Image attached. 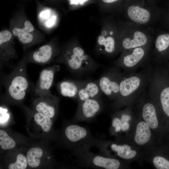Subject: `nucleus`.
Here are the masks:
<instances>
[{
    "label": "nucleus",
    "mask_w": 169,
    "mask_h": 169,
    "mask_svg": "<svg viewBox=\"0 0 169 169\" xmlns=\"http://www.w3.org/2000/svg\"><path fill=\"white\" fill-rule=\"evenodd\" d=\"M152 68L151 63L138 72L125 73L120 84L118 96L112 102L110 108L114 112L133 102L146 89Z\"/></svg>",
    "instance_id": "1"
},
{
    "label": "nucleus",
    "mask_w": 169,
    "mask_h": 169,
    "mask_svg": "<svg viewBox=\"0 0 169 169\" xmlns=\"http://www.w3.org/2000/svg\"><path fill=\"white\" fill-rule=\"evenodd\" d=\"M146 92L158 109L169 134V73L162 65L152 64Z\"/></svg>",
    "instance_id": "2"
},
{
    "label": "nucleus",
    "mask_w": 169,
    "mask_h": 169,
    "mask_svg": "<svg viewBox=\"0 0 169 169\" xmlns=\"http://www.w3.org/2000/svg\"><path fill=\"white\" fill-rule=\"evenodd\" d=\"M56 62L64 64L74 74L82 76L93 72L100 64L87 54L76 41L60 51Z\"/></svg>",
    "instance_id": "3"
},
{
    "label": "nucleus",
    "mask_w": 169,
    "mask_h": 169,
    "mask_svg": "<svg viewBox=\"0 0 169 169\" xmlns=\"http://www.w3.org/2000/svg\"><path fill=\"white\" fill-rule=\"evenodd\" d=\"M145 90L134 100L133 109L151 130H155L160 142L169 143V135L161 115Z\"/></svg>",
    "instance_id": "4"
},
{
    "label": "nucleus",
    "mask_w": 169,
    "mask_h": 169,
    "mask_svg": "<svg viewBox=\"0 0 169 169\" xmlns=\"http://www.w3.org/2000/svg\"><path fill=\"white\" fill-rule=\"evenodd\" d=\"M26 60L22 61L4 78L5 95L8 99L16 102L24 99L30 87L27 73Z\"/></svg>",
    "instance_id": "5"
},
{
    "label": "nucleus",
    "mask_w": 169,
    "mask_h": 169,
    "mask_svg": "<svg viewBox=\"0 0 169 169\" xmlns=\"http://www.w3.org/2000/svg\"><path fill=\"white\" fill-rule=\"evenodd\" d=\"M63 135L74 156L90 150L92 146H95L99 139L92 135L88 127L74 123H71L65 127Z\"/></svg>",
    "instance_id": "6"
},
{
    "label": "nucleus",
    "mask_w": 169,
    "mask_h": 169,
    "mask_svg": "<svg viewBox=\"0 0 169 169\" xmlns=\"http://www.w3.org/2000/svg\"><path fill=\"white\" fill-rule=\"evenodd\" d=\"M76 162L80 167L95 169H118L124 167L123 161L95 154L87 150L77 154Z\"/></svg>",
    "instance_id": "7"
},
{
    "label": "nucleus",
    "mask_w": 169,
    "mask_h": 169,
    "mask_svg": "<svg viewBox=\"0 0 169 169\" xmlns=\"http://www.w3.org/2000/svg\"><path fill=\"white\" fill-rule=\"evenodd\" d=\"M95 146L99 149L100 154L122 161L132 159L138 154L135 148L123 141L113 142L99 138Z\"/></svg>",
    "instance_id": "8"
},
{
    "label": "nucleus",
    "mask_w": 169,
    "mask_h": 169,
    "mask_svg": "<svg viewBox=\"0 0 169 169\" xmlns=\"http://www.w3.org/2000/svg\"><path fill=\"white\" fill-rule=\"evenodd\" d=\"M121 69L115 66L108 68L97 80L103 94L112 102L118 96L120 83L126 73Z\"/></svg>",
    "instance_id": "9"
},
{
    "label": "nucleus",
    "mask_w": 169,
    "mask_h": 169,
    "mask_svg": "<svg viewBox=\"0 0 169 169\" xmlns=\"http://www.w3.org/2000/svg\"><path fill=\"white\" fill-rule=\"evenodd\" d=\"M141 47L134 48L131 53L123 54L114 61L115 66L118 67L127 73L135 72L140 68H143L151 64L146 59V51Z\"/></svg>",
    "instance_id": "10"
},
{
    "label": "nucleus",
    "mask_w": 169,
    "mask_h": 169,
    "mask_svg": "<svg viewBox=\"0 0 169 169\" xmlns=\"http://www.w3.org/2000/svg\"><path fill=\"white\" fill-rule=\"evenodd\" d=\"M101 98L89 99L78 103L76 110L72 119L74 122L92 121L103 110Z\"/></svg>",
    "instance_id": "11"
},
{
    "label": "nucleus",
    "mask_w": 169,
    "mask_h": 169,
    "mask_svg": "<svg viewBox=\"0 0 169 169\" xmlns=\"http://www.w3.org/2000/svg\"><path fill=\"white\" fill-rule=\"evenodd\" d=\"M60 70V66L54 64L43 69L40 72L38 80L34 87L33 92L37 96L51 93L56 73Z\"/></svg>",
    "instance_id": "12"
},
{
    "label": "nucleus",
    "mask_w": 169,
    "mask_h": 169,
    "mask_svg": "<svg viewBox=\"0 0 169 169\" xmlns=\"http://www.w3.org/2000/svg\"><path fill=\"white\" fill-rule=\"evenodd\" d=\"M59 98L51 93L37 96L34 100V110L52 119L58 113Z\"/></svg>",
    "instance_id": "13"
},
{
    "label": "nucleus",
    "mask_w": 169,
    "mask_h": 169,
    "mask_svg": "<svg viewBox=\"0 0 169 169\" xmlns=\"http://www.w3.org/2000/svg\"><path fill=\"white\" fill-rule=\"evenodd\" d=\"M97 38L95 50L100 54L110 55L114 54L116 51L117 48L114 38L112 36L114 34L112 31H110L108 35V31L103 26Z\"/></svg>",
    "instance_id": "14"
},
{
    "label": "nucleus",
    "mask_w": 169,
    "mask_h": 169,
    "mask_svg": "<svg viewBox=\"0 0 169 169\" xmlns=\"http://www.w3.org/2000/svg\"><path fill=\"white\" fill-rule=\"evenodd\" d=\"M60 51L54 46L50 44L44 45L33 52L30 55L27 62L40 64L49 63Z\"/></svg>",
    "instance_id": "15"
},
{
    "label": "nucleus",
    "mask_w": 169,
    "mask_h": 169,
    "mask_svg": "<svg viewBox=\"0 0 169 169\" xmlns=\"http://www.w3.org/2000/svg\"><path fill=\"white\" fill-rule=\"evenodd\" d=\"M103 94L97 80L87 79L78 92L77 103L89 99L100 98Z\"/></svg>",
    "instance_id": "16"
},
{
    "label": "nucleus",
    "mask_w": 169,
    "mask_h": 169,
    "mask_svg": "<svg viewBox=\"0 0 169 169\" xmlns=\"http://www.w3.org/2000/svg\"><path fill=\"white\" fill-rule=\"evenodd\" d=\"M132 140L137 146L140 148L145 147L151 141L152 136L151 129L143 120L136 124Z\"/></svg>",
    "instance_id": "17"
},
{
    "label": "nucleus",
    "mask_w": 169,
    "mask_h": 169,
    "mask_svg": "<svg viewBox=\"0 0 169 169\" xmlns=\"http://www.w3.org/2000/svg\"><path fill=\"white\" fill-rule=\"evenodd\" d=\"M85 80L68 79L58 82L56 88L62 96L76 100L79 90L84 85Z\"/></svg>",
    "instance_id": "18"
},
{
    "label": "nucleus",
    "mask_w": 169,
    "mask_h": 169,
    "mask_svg": "<svg viewBox=\"0 0 169 169\" xmlns=\"http://www.w3.org/2000/svg\"><path fill=\"white\" fill-rule=\"evenodd\" d=\"M158 153L152 160L155 167L157 169H169V146L160 145Z\"/></svg>",
    "instance_id": "19"
},
{
    "label": "nucleus",
    "mask_w": 169,
    "mask_h": 169,
    "mask_svg": "<svg viewBox=\"0 0 169 169\" xmlns=\"http://www.w3.org/2000/svg\"><path fill=\"white\" fill-rule=\"evenodd\" d=\"M127 14L133 21L139 24H144L149 20V11L138 6H131L127 9Z\"/></svg>",
    "instance_id": "20"
},
{
    "label": "nucleus",
    "mask_w": 169,
    "mask_h": 169,
    "mask_svg": "<svg viewBox=\"0 0 169 169\" xmlns=\"http://www.w3.org/2000/svg\"><path fill=\"white\" fill-rule=\"evenodd\" d=\"M147 41L146 37L144 33L136 31L134 34L133 39L126 38L123 39L121 47L124 49L127 50L141 47L145 45Z\"/></svg>",
    "instance_id": "21"
},
{
    "label": "nucleus",
    "mask_w": 169,
    "mask_h": 169,
    "mask_svg": "<svg viewBox=\"0 0 169 169\" xmlns=\"http://www.w3.org/2000/svg\"><path fill=\"white\" fill-rule=\"evenodd\" d=\"M155 46L156 52L158 53L159 57L152 64H156L160 57V58L157 64L159 65L163 53H166L169 48V34H161L157 38L155 43Z\"/></svg>",
    "instance_id": "22"
},
{
    "label": "nucleus",
    "mask_w": 169,
    "mask_h": 169,
    "mask_svg": "<svg viewBox=\"0 0 169 169\" xmlns=\"http://www.w3.org/2000/svg\"><path fill=\"white\" fill-rule=\"evenodd\" d=\"M43 154L42 149L38 147H33L27 152L26 158L28 165L31 167H38L40 165V159Z\"/></svg>",
    "instance_id": "23"
},
{
    "label": "nucleus",
    "mask_w": 169,
    "mask_h": 169,
    "mask_svg": "<svg viewBox=\"0 0 169 169\" xmlns=\"http://www.w3.org/2000/svg\"><path fill=\"white\" fill-rule=\"evenodd\" d=\"M33 118L35 123L41 127L44 131L47 132L50 130L52 125L51 118L37 111L33 114Z\"/></svg>",
    "instance_id": "24"
},
{
    "label": "nucleus",
    "mask_w": 169,
    "mask_h": 169,
    "mask_svg": "<svg viewBox=\"0 0 169 169\" xmlns=\"http://www.w3.org/2000/svg\"><path fill=\"white\" fill-rule=\"evenodd\" d=\"M16 145V142L9 136L4 130H0V146L4 150H8L13 148Z\"/></svg>",
    "instance_id": "25"
},
{
    "label": "nucleus",
    "mask_w": 169,
    "mask_h": 169,
    "mask_svg": "<svg viewBox=\"0 0 169 169\" xmlns=\"http://www.w3.org/2000/svg\"><path fill=\"white\" fill-rule=\"evenodd\" d=\"M13 33L14 36L18 37V40L23 44H29L33 40L32 35L28 32L24 27L22 28H13Z\"/></svg>",
    "instance_id": "26"
},
{
    "label": "nucleus",
    "mask_w": 169,
    "mask_h": 169,
    "mask_svg": "<svg viewBox=\"0 0 169 169\" xmlns=\"http://www.w3.org/2000/svg\"><path fill=\"white\" fill-rule=\"evenodd\" d=\"M28 163L26 157L22 154H19L17 156L16 161L9 164V169H25Z\"/></svg>",
    "instance_id": "27"
},
{
    "label": "nucleus",
    "mask_w": 169,
    "mask_h": 169,
    "mask_svg": "<svg viewBox=\"0 0 169 169\" xmlns=\"http://www.w3.org/2000/svg\"><path fill=\"white\" fill-rule=\"evenodd\" d=\"M12 37L11 33L9 31L4 30L0 33V45L10 41Z\"/></svg>",
    "instance_id": "28"
},
{
    "label": "nucleus",
    "mask_w": 169,
    "mask_h": 169,
    "mask_svg": "<svg viewBox=\"0 0 169 169\" xmlns=\"http://www.w3.org/2000/svg\"><path fill=\"white\" fill-rule=\"evenodd\" d=\"M56 17L53 16L48 20L46 23V25L48 27H51L53 26L56 22Z\"/></svg>",
    "instance_id": "29"
},
{
    "label": "nucleus",
    "mask_w": 169,
    "mask_h": 169,
    "mask_svg": "<svg viewBox=\"0 0 169 169\" xmlns=\"http://www.w3.org/2000/svg\"><path fill=\"white\" fill-rule=\"evenodd\" d=\"M162 65L164 66L169 73V61H167Z\"/></svg>",
    "instance_id": "30"
},
{
    "label": "nucleus",
    "mask_w": 169,
    "mask_h": 169,
    "mask_svg": "<svg viewBox=\"0 0 169 169\" xmlns=\"http://www.w3.org/2000/svg\"><path fill=\"white\" fill-rule=\"evenodd\" d=\"M101 0L102 1H103V2L105 3H111L115 2L118 0Z\"/></svg>",
    "instance_id": "31"
}]
</instances>
